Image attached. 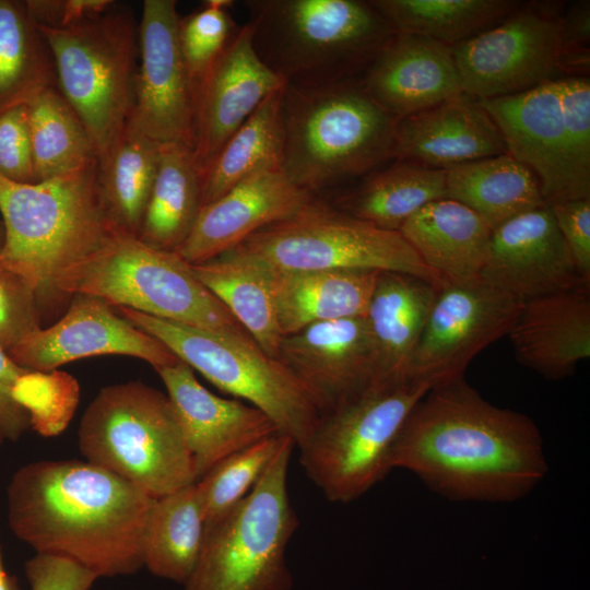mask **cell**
Returning <instances> with one entry per match:
<instances>
[{"instance_id":"1","label":"cell","mask_w":590,"mask_h":590,"mask_svg":"<svg viewBox=\"0 0 590 590\" xmlns=\"http://www.w3.org/2000/svg\"><path fill=\"white\" fill-rule=\"evenodd\" d=\"M390 463L458 502L519 500L548 471L533 420L492 404L464 377L433 387L414 405Z\"/></svg>"},{"instance_id":"2","label":"cell","mask_w":590,"mask_h":590,"mask_svg":"<svg viewBox=\"0 0 590 590\" xmlns=\"http://www.w3.org/2000/svg\"><path fill=\"white\" fill-rule=\"evenodd\" d=\"M155 499L86 460H39L11 477L8 522L36 553L71 559L98 578L128 576L143 567Z\"/></svg>"},{"instance_id":"3","label":"cell","mask_w":590,"mask_h":590,"mask_svg":"<svg viewBox=\"0 0 590 590\" xmlns=\"http://www.w3.org/2000/svg\"><path fill=\"white\" fill-rule=\"evenodd\" d=\"M0 213L5 229L0 266L31 284L42 318L64 305L58 292L62 275L118 234L102 204L97 160L37 182L0 177Z\"/></svg>"},{"instance_id":"4","label":"cell","mask_w":590,"mask_h":590,"mask_svg":"<svg viewBox=\"0 0 590 590\" xmlns=\"http://www.w3.org/2000/svg\"><path fill=\"white\" fill-rule=\"evenodd\" d=\"M252 44L286 85L359 79L396 31L359 0H249Z\"/></svg>"},{"instance_id":"5","label":"cell","mask_w":590,"mask_h":590,"mask_svg":"<svg viewBox=\"0 0 590 590\" xmlns=\"http://www.w3.org/2000/svg\"><path fill=\"white\" fill-rule=\"evenodd\" d=\"M282 116V172L311 194L393 161L397 119L366 93L359 79L285 85Z\"/></svg>"},{"instance_id":"6","label":"cell","mask_w":590,"mask_h":590,"mask_svg":"<svg viewBox=\"0 0 590 590\" xmlns=\"http://www.w3.org/2000/svg\"><path fill=\"white\" fill-rule=\"evenodd\" d=\"M79 449L153 498L197 482L168 396L142 381L101 389L81 418Z\"/></svg>"},{"instance_id":"7","label":"cell","mask_w":590,"mask_h":590,"mask_svg":"<svg viewBox=\"0 0 590 590\" xmlns=\"http://www.w3.org/2000/svg\"><path fill=\"white\" fill-rule=\"evenodd\" d=\"M62 303L75 294L98 297L113 307L222 332L249 334L175 251L116 234L70 268L58 283Z\"/></svg>"},{"instance_id":"8","label":"cell","mask_w":590,"mask_h":590,"mask_svg":"<svg viewBox=\"0 0 590 590\" xmlns=\"http://www.w3.org/2000/svg\"><path fill=\"white\" fill-rule=\"evenodd\" d=\"M115 309L215 387L267 414L295 447L305 445L315 432L322 412L311 394L249 334L202 329L126 307Z\"/></svg>"},{"instance_id":"9","label":"cell","mask_w":590,"mask_h":590,"mask_svg":"<svg viewBox=\"0 0 590 590\" xmlns=\"http://www.w3.org/2000/svg\"><path fill=\"white\" fill-rule=\"evenodd\" d=\"M287 437L251 492L205 528L199 560L182 590H292L286 547L298 527L287 489Z\"/></svg>"},{"instance_id":"10","label":"cell","mask_w":590,"mask_h":590,"mask_svg":"<svg viewBox=\"0 0 590 590\" xmlns=\"http://www.w3.org/2000/svg\"><path fill=\"white\" fill-rule=\"evenodd\" d=\"M414 380H374L322 414L299 449L307 476L327 499L350 503L392 470L396 438L414 405L432 389Z\"/></svg>"},{"instance_id":"11","label":"cell","mask_w":590,"mask_h":590,"mask_svg":"<svg viewBox=\"0 0 590 590\" xmlns=\"http://www.w3.org/2000/svg\"><path fill=\"white\" fill-rule=\"evenodd\" d=\"M52 57L57 87L73 107L97 157L126 126L133 103L139 23L126 5L64 28L39 27Z\"/></svg>"},{"instance_id":"12","label":"cell","mask_w":590,"mask_h":590,"mask_svg":"<svg viewBox=\"0 0 590 590\" xmlns=\"http://www.w3.org/2000/svg\"><path fill=\"white\" fill-rule=\"evenodd\" d=\"M239 246L278 270L390 271L415 275L439 288L446 284L399 232L376 227L314 197Z\"/></svg>"},{"instance_id":"13","label":"cell","mask_w":590,"mask_h":590,"mask_svg":"<svg viewBox=\"0 0 590 590\" xmlns=\"http://www.w3.org/2000/svg\"><path fill=\"white\" fill-rule=\"evenodd\" d=\"M563 15L531 2L479 35L451 47L463 93L477 99L521 94L556 80Z\"/></svg>"},{"instance_id":"14","label":"cell","mask_w":590,"mask_h":590,"mask_svg":"<svg viewBox=\"0 0 590 590\" xmlns=\"http://www.w3.org/2000/svg\"><path fill=\"white\" fill-rule=\"evenodd\" d=\"M522 307L481 278L445 284L411 354L405 379L435 387L464 377L481 351L508 335Z\"/></svg>"},{"instance_id":"15","label":"cell","mask_w":590,"mask_h":590,"mask_svg":"<svg viewBox=\"0 0 590 590\" xmlns=\"http://www.w3.org/2000/svg\"><path fill=\"white\" fill-rule=\"evenodd\" d=\"M177 2L145 0L128 121L160 144L192 150L194 96L178 43Z\"/></svg>"},{"instance_id":"16","label":"cell","mask_w":590,"mask_h":590,"mask_svg":"<svg viewBox=\"0 0 590 590\" xmlns=\"http://www.w3.org/2000/svg\"><path fill=\"white\" fill-rule=\"evenodd\" d=\"M19 366L47 371L80 358L128 355L155 369L180 359L161 341L133 326L103 299L75 294L63 316L30 333L9 352Z\"/></svg>"},{"instance_id":"17","label":"cell","mask_w":590,"mask_h":590,"mask_svg":"<svg viewBox=\"0 0 590 590\" xmlns=\"http://www.w3.org/2000/svg\"><path fill=\"white\" fill-rule=\"evenodd\" d=\"M276 358L308 390L322 414L376 379L377 355L365 317L318 322L283 337Z\"/></svg>"},{"instance_id":"18","label":"cell","mask_w":590,"mask_h":590,"mask_svg":"<svg viewBox=\"0 0 590 590\" xmlns=\"http://www.w3.org/2000/svg\"><path fill=\"white\" fill-rule=\"evenodd\" d=\"M480 278L520 303L589 287L576 271L548 205L520 214L493 231Z\"/></svg>"},{"instance_id":"19","label":"cell","mask_w":590,"mask_h":590,"mask_svg":"<svg viewBox=\"0 0 590 590\" xmlns=\"http://www.w3.org/2000/svg\"><path fill=\"white\" fill-rule=\"evenodd\" d=\"M479 102L498 127L507 153L536 177L546 205L590 198L571 172L558 79L521 94Z\"/></svg>"},{"instance_id":"20","label":"cell","mask_w":590,"mask_h":590,"mask_svg":"<svg viewBox=\"0 0 590 590\" xmlns=\"http://www.w3.org/2000/svg\"><path fill=\"white\" fill-rule=\"evenodd\" d=\"M155 370L174 408L197 481L224 458L281 434L259 409L212 393L186 363L179 361Z\"/></svg>"},{"instance_id":"21","label":"cell","mask_w":590,"mask_h":590,"mask_svg":"<svg viewBox=\"0 0 590 590\" xmlns=\"http://www.w3.org/2000/svg\"><path fill=\"white\" fill-rule=\"evenodd\" d=\"M285 85L257 55L249 23L240 26L196 95L192 152L201 174L262 101Z\"/></svg>"},{"instance_id":"22","label":"cell","mask_w":590,"mask_h":590,"mask_svg":"<svg viewBox=\"0 0 590 590\" xmlns=\"http://www.w3.org/2000/svg\"><path fill=\"white\" fill-rule=\"evenodd\" d=\"M311 198L282 169L257 173L202 206L190 235L176 252L189 264L211 260L259 229L288 217Z\"/></svg>"},{"instance_id":"23","label":"cell","mask_w":590,"mask_h":590,"mask_svg":"<svg viewBox=\"0 0 590 590\" xmlns=\"http://www.w3.org/2000/svg\"><path fill=\"white\" fill-rule=\"evenodd\" d=\"M359 82L396 119L463 94L451 46L399 32L367 67Z\"/></svg>"},{"instance_id":"24","label":"cell","mask_w":590,"mask_h":590,"mask_svg":"<svg viewBox=\"0 0 590 590\" xmlns=\"http://www.w3.org/2000/svg\"><path fill=\"white\" fill-rule=\"evenodd\" d=\"M506 152L494 120L465 93L396 122L393 160L447 170Z\"/></svg>"},{"instance_id":"25","label":"cell","mask_w":590,"mask_h":590,"mask_svg":"<svg viewBox=\"0 0 590 590\" xmlns=\"http://www.w3.org/2000/svg\"><path fill=\"white\" fill-rule=\"evenodd\" d=\"M508 337L523 366L550 380L569 377L590 357L589 287L523 303Z\"/></svg>"},{"instance_id":"26","label":"cell","mask_w":590,"mask_h":590,"mask_svg":"<svg viewBox=\"0 0 590 590\" xmlns=\"http://www.w3.org/2000/svg\"><path fill=\"white\" fill-rule=\"evenodd\" d=\"M399 233L447 284L480 278L493 231L474 211L445 198L420 209Z\"/></svg>"},{"instance_id":"27","label":"cell","mask_w":590,"mask_h":590,"mask_svg":"<svg viewBox=\"0 0 590 590\" xmlns=\"http://www.w3.org/2000/svg\"><path fill=\"white\" fill-rule=\"evenodd\" d=\"M380 271L272 268V296L283 337L323 321L365 317Z\"/></svg>"},{"instance_id":"28","label":"cell","mask_w":590,"mask_h":590,"mask_svg":"<svg viewBox=\"0 0 590 590\" xmlns=\"http://www.w3.org/2000/svg\"><path fill=\"white\" fill-rule=\"evenodd\" d=\"M439 287L415 275L380 271L365 318L376 355L375 380H406L405 369Z\"/></svg>"},{"instance_id":"29","label":"cell","mask_w":590,"mask_h":590,"mask_svg":"<svg viewBox=\"0 0 590 590\" xmlns=\"http://www.w3.org/2000/svg\"><path fill=\"white\" fill-rule=\"evenodd\" d=\"M191 269L255 342L276 357L283 335L272 296V267L237 246Z\"/></svg>"},{"instance_id":"30","label":"cell","mask_w":590,"mask_h":590,"mask_svg":"<svg viewBox=\"0 0 590 590\" xmlns=\"http://www.w3.org/2000/svg\"><path fill=\"white\" fill-rule=\"evenodd\" d=\"M160 154L161 144L127 121L110 146L97 157L102 204L118 233L139 237Z\"/></svg>"},{"instance_id":"31","label":"cell","mask_w":590,"mask_h":590,"mask_svg":"<svg viewBox=\"0 0 590 590\" xmlns=\"http://www.w3.org/2000/svg\"><path fill=\"white\" fill-rule=\"evenodd\" d=\"M447 198L474 211L494 231L546 205L534 174L509 153L446 170Z\"/></svg>"},{"instance_id":"32","label":"cell","mask_w":590,"mask_h":590,"mask_svg":"<svg viewBox=\"0 0 590 590\" xmlns=\"http://www.w3.org/2000/svg\"><path fill=\"white\" fill-rule=\"evenodd\" d=\"M447 198L446 170L393 160L365 176L335 208L376 227L399 232L429 202Z\"/></svg>"},{"instance_id":"33","label":"cell","mask_w":590,"mask_h":590,"mask_svg":"<svg viewBox=\"0 0 590 590\" xmlns=\"http://www.w3.org/2000/svg\"><path fill=\"white\" fill-rule=\"evenodd\" d=\"M202 209V178L190 148L161 144L155 179L139 239L150 247L177 251Z\"/></svg>"},{"instance_id":"34","label":"cell","mask_w":590,"mask_h":590,"mask_svg":"<svg viewBox=\"0 0 590 590\" xmlns=\"http://www.w3.org/2000/svg\"><path fill=\"white\" fill-rule=\"evenodd\" d=\"M284 87L262 101L202 172V206L257 173L282 169Z\"/></svg>"},{"instance_id":"35","label":"cell","mask_w":590,"mask_h":590,"mask_svg":"<svg viewBox=\"0 0 590 590\" xmlns=\"http://www.w3.org/2000/svg\"><path fill=\"white\" fill-rule=\"evenodd\" d=\"M204 536L205 519L196 483L156 498L144 531L143 567L184 585L199 560Z\"/></svg>"},{"instance_id":"36","label":"cell","mask_w":590,"mask_h":590,"mask_svg":"<svg viewBox=\"0 0 590 590\" xmlns=\"http://www.w3.org/2000/svg\"><path fill=\"white\" fill-rule=\"evenodd\" d=\"M52 86L54 60L26 2L0 0V114Z\"/></svg>"},{"instance_id":"37","label":"cell","mask_w":590,"mask_h":590,"mask_svg":"<svg viewBox=\"0 0 590 590\" xmlns=\"http://www.w3.org/2000/svg\"><path fill=\"white\" fill-rule=\"evenodd\" d=\"M399 33L430 38L448 46L495 26L519 5L515 0H370Z\"/></svg>"},{"instance_id":"38","label":"cell","mask_w":590,"mask_h":590,"mask_svg":"<svg viewBox=\"0 0 590 590\" xmlns=\"http://www.w3.org/2000/svg\"><path fill=\"white\" fill-rule=\"evenodd\" d=\"M26 106L35 182L97 160L85 126L57 86L43 91Z\"/></svg>"},{"instance_id":"39","label":"cell","mask_w":590,"mask_h":590,"mask_svg":"<svg viewBox=\"0 0 590 590\" xmlns=\"http://www.w3.org/2000/svg\"><path fill=\"white\" fill-rule=\"evenodd\" d=\"M287 437L276 434L244 448L217 462L196 482L205 528L251 492Z\"/></svg>"},{"instance_id":"40","label":"cell","mask_w":590,"mask_h":590,"mask_svg":"<svg viewBox=\"0 0 590 590\" xmlns=\"http://www.w3.org/2000/svg\"><path fill=\"white\" fill-rule=\"evenodd\" d=\"M12 396L27 413L30 428L43 437H55L68 427L75 413L80 387L64 371L27 370L14 382Z\"/></svg>"},{"instance_id":"41","label":"cell","mask_w":590,"mask_h":590,"mask_svg":"<svg viewBox=\"0 0 590 590\" xmlns=\"http://www.w3.org/2000/svg\"><path fill=\"white\" fill-rule=\"evenodd\" d=\"M239 26L227 9L206 4L178 20V43L196 95Z\"/></svg>"},{"instance_id":"42","label":"cell","mask_w":590,"mask_h":590,"mask_svg":"<svg viewBox=\"0 0 590 590\" xmlns=\"http://www.w3.org/2000/svg\"><path fill=\"white\" fill-rule=\"evenodd\" d=\"M564 133L573 175L590 197V80L586 75L558 79Z\"/></svg>"},{"instance_id":"43","label":"cell","mask_w":590,"mask_h":590,"mask_svg":"<svg viewBox=\"0 0 590 590\" xmlns=\"http://www.w3.org/2000/svg\"><path fill=\"white\" fill-rule=\"evenodd\" d=\"M39 328L42 312L34 288L20 274L0 266V346L9 352Z\"/></svg>"},{"instance_id":"44","label":"cell","mask_w":590,"mask_h":590,"mask_svg":"<svg viewBox=\"0 0 590 590\" xmlns=\"http://www.w3.org/2000/svg\"><path fill=\"white\" fill-rule=\"evenodd\" d=\"M0 177L35 182L26 105L0 114Z\"/></svg>"},{"instance_id":"45","label":"cell","mask_w":590,"mask_h":590,"mask_svg":"<svg viewBox=\"0 0 590 590\" xmlns=\"http://www.w3.org/2000/svg\"><path fill=\"white\" fill-rule=\"evenodd\" d=\"M568 247L576 271L590 285V198L548 205Z\"/></svg>"},{"instance_id":"46","label":"cell","mask_w":590,"mask_h":590,"mask_svg":"<svg viewBox=\"0 0 590 590\" xmlns=\"http://www.w3.org/2000/svg\"><path fill=\"white\" fill-rule=\"evenodd\" d=\"M24 571L31 590H91L98 579L71 559L39 553L25 562Z\"/></svg>"},{"instance_id":"47","label":"cell","mask_w":590,"mask_h":590,"mask_svg":"<svg viewBox=\"0 0 590 590\" xmlns=\"http://www.w3.org/2000/svg\"><path fill=\"white\" fill-rule=\"evenodd\" d=\"M26 7L39 27L64 28L106 11L111 0H26Z\"/></svg>"},{"instance_id":"48","label":"cell","mask_w":590,"mask_h":590,"mask_svg":"<svg viewBox=\"0 0 590 590\" xmlns=\"http://www.w3.org/2000/svg\"><path fill=\"white\" fill-rule=\"evenodd\" d=\"M589 1L576 2L563 16L559 70L586 72L589 68Z\"/></svg>"},{"instance_id":"49","label":"cell","mask_w":590,"mask_h":590,"mask_svg":"<svg viewBox=\"0 0 590 590\" xmlns=\"http://www.w3.org/2000/svg\"><path fill=\"white\" fill-rule=\"evenodd\" d=\"M27 370L14 363L0 346V438L3 441L19 440L30 428L27 413L12 396L14 382Z\"/></svg>"},{"instance_id":"50","label":"cell","mask_w":590,"mask_h":590,"mask_svg":"<svg viewBox=\"0 0 590 590\" xmlns=\"http://www.w3.org/2000/svg\"><path fill=\"white\" fill-rule=\"evenodd\" d=\"M0 590H22L16 578L5 569L0 545Z\"/></svg>"},{"instance_id":"51","label":"cell","mask_w":590,"mask_h":590,"mask_svg":"<svg viewBox=\"0 0 590 590\" xmlns=\"http://www.w3.org/2000/svg\"><path fill=\"white\" fill-rule=\"evenodd\" d=\"M4 240H5V229H4L3 221H2V219L0 217V251H1L2 248H3Z\"/></svg>"},{"instance_id":"52","label":"cell","mask_w":590,"mask_h":590,"mask_svg":"<svg viewBox=\"0 0 590 590\" xmlns=\"http://www.w3.org/2000/svg\"><path fill=\"white\" fill-rule=\"evenodd\" d=\"M3 440L0 438V446L2 445Z\"/></svg>"}]
</instances>
